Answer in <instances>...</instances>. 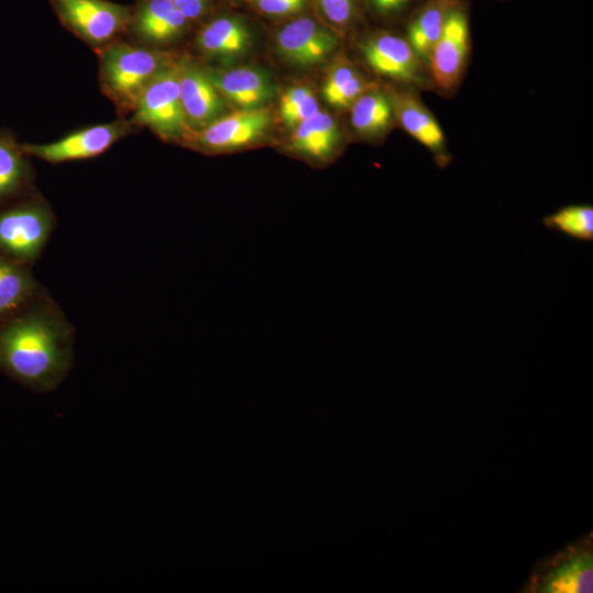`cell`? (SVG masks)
<instances>
[{"label": "cell", "mask_w": 593, "mask_h": 593, "mask_svg": "<svg viewBox=\"0 0 593 593\" xmlns=\"http://www.w3.org/2000/svg\"><path fill=\"white\" fill-rule=\"evenodd\" d=\"M71 358L69 333L54 314L35 312L0 332V363L38 390H51L66 374Z\"/></svg>", "instance_id": "1"}, {"label": "cell", "mask_w": 593, "mask_h": 593, "mask_svg": "<svg viewBox=\"0 0 593 593\" xmlns=\"http://www.w3.org/2000/svg\"><path fill=\"white\" fill-rule=\"evenodd\" d=\"M175 60L169 53L113 43L100 55L102 87L119 105L133 110L146 86Z\"/></svg>", "instance_id": "2"}, {"label": "cell", "mask_w": 593, "mask_h": 593, "mask_svg": "<svg viewBox=\"0 0 593 593\" xmlns=\"http://www.w3.org/2000/svg\"><path fill=\"white\" fill-rule=\"evenodd\" d=\"M132 123L149 127L165 139L193 136L179 96V60L159 71L139 94Z\"/></svg>", "instance_id": "3"}, {"label": "cell", "mask_w": 593, "mask_h": 593, "mask_svg": "<svg viewBox=\"0 0 593 593\" xmlns=\"http://www.w3.org/2000/svg\"><path fill=\"white\" fill-rule=\"evenodd\" d=\"M592 536L583 537L539 562L525 592L583 593L592 592Z\"/></svg>", "instance_id": "4"}, {"label": "cell", "mask_w": 593, "mask_h": 593, "mask_svg": "<svg viewBox=\"0 0 593 593\" xmlns=\"http://www.w3.org/2000/svg\"><path fill=\"white\" fill-rule=\"evenodd\" d=\"M61 23L91 45H102L130 26L132 10L108 0H48Z\"/></svg>", "instance_id": "5"}, {"label": "cell", "mask_w": 593, "mask_h": 593, "mask_svg": "<svg viewBox=\"0 0 593 593\" xmlns=\"http://www.w3.org/2000/svg\"><path fill=\"white\" fill-rule=\"evenodd\" d=\"M469 43L467 15L454 5L428 59L432 78L439 89L450 91L460 82L466 68Z\"/></svg>", "instance_id": "6"}, {"label": "cell", "mask_w": 593, "mask_h": 593, "mask_svg": "<svg viewBox=\"0 0 593 593\" xmlns=\"http://www.w3.org/2000/svg\"><path fill=\"white\" fill-rule=\"evenodd\" d=\"M128 125L123 122L99 124L76 131L48 144H24L20 148L49 163H61L96 157L109 149L126 134Z\"/></svg>", "instance_id": "7"}, {"label": "cell", "mask_w": 593, "mask_h": 593, "mask_svg": "<svg viewBox=\"0 0 593 593\" xmlns=\"http://www.w3.org/2000/svg\"><path fill=\"white\" fill-rule=\"evenodd\" d=\"M52 228L48 210L30 204L0 213V248L21 259L34 258Z\"/></svg>", "instance_id": "8"}, {"label": "cell", "mask_w": 593, "mask_h": 593, "mask_svg": "<svg viewBox=\"0 0 593 593\" xmlns=\"http://www.w3.org/2000/svg\"><path fill=\"white\" fill-rule=\"evenodd\" d=\"M179 96L187 122L194 133L223 116L226 109L225 99L206 71L186 60H179Z\"/></svg>", "instance_id": "9"}, {"label": "cell", "mask_w": 593, "mask_h": 593, "mask_svg": "<svg viewBox=\"0 0 593 593\" xmlns=\"http://www.w3.org/2000/svg\"><path fill=\"white\" fill-rule=\"evenodd\" d=\"M271 118L262 108L244 109L221 116L193 134V141L208 150H228L257 141L267 131Z\"/></svg>", "instance_id": "10"}, {"label": "cell", "mask_w": 593, "mask_h": 593, "mask_svg": "<svg viewBox=\"0 0 593 593\" xmlns=\"http://www.w3.org/2000/svg\"><path fill=\"white\" fill-rule=\"evenodd\" d=\"M360 47L374 72L398 81L423 82L422 60L409 41L382 33L368 37Z\"/></svg>", "instance_id": "11"}, {"label": "cell", "mask_w": 593, "mask_h": 593, "mask_svg": "<svg viewBox=\"0 0 593 593\" xmlns=\"http://www.w3.org/2000/svg\"><path fill=\"white\" fill-rule=\"evenodd\" d=\"M276 43L283 58L307 67L326 59L337 47L338 38L313 19L300 18L280 30Z\"/></svg>", "instance_id": "12"}, {"label": "cell", "mask_w": 593, "mask_h": 593, "mask_svg": "<svg viewBox=\"0 0 593 593\" xmlns=\"http://www.w3.org/2000/svg\"><path fill=\"white\" fill-rule=\"evenodd\" d=\"M189 22L171 0H142L128 27L141 41L159 45L181 35Z\"/></svg>", "instance_id": "13"}, {"label": "cell", "mask_w": 593, "mask_h": 593, "mask_svg": "<svg viewBox=\"0 0 593 593\" xmlns=\"http://www.w3.org/2000/svg\"><path fill=\"white\" fill-rule=\"evenodd\" d=\"M224 99L244 108H259L275 96V86L265 71L257 68L206 70Z\"/></svg>", "instance_id": "14"}, {"label": "cell", "mask_w": 593, "mask_h": 593, "mask_svg": "<svg viewBox=\"0 0 593 593\" xmlns=\"http://www.w3.org/2000/svg\"><path fill=\"white\" fill-rule=\"evenodd\" d=\"M391 103L401 126L435 155L439 166L447 165L445 136L429 110L409 93L394 94Z\"/></svg>", "instance_id": "15"}, {"label": "cell", "mask_w": 593, "mask_h": 593, "mask_svg": "<svg viewBox=\"0 0 593 593\" xmlns=\"http://www.w3.org/2000/svg\"><path fill=\"white\" fill-rule=\"evenodd\" d=\"M339 137L334 118L318 110L294 127L289 147L299 155L324 161L334 155Z\"/></svg>", "instance_id": "16"}, {"label": "cell", "mask_w": 593, "mask_h": 593, "mask_svg": "<svg viewBox=\"0 0 593 593\" xmlns=\"http://www.w3.org/2000/svg\"><path fill=\"white\" fill-rule=\"evenodd\" d=\"M251 36L237 18L220 16L205 24L197 35L199 48L209 56L234 58L246 53Z\"/></svg>", "instance_id": "17"}, {"label": "cell", "mask_w": 593, "mask_h": 593, "mask_svg": "<svg viewBox=\"0 0 593 593\" xmlns=\"http://www.w3.org/2000/svg\"><path fill=\"white\" fill-rule=\"evenodd\" d=\"M452 7L451 0H429L410 24L407 41L422 61L428 63Z\"/></svg>", "instance_id": "18"}, {"label": "cell", "mask_w": 593, "mask_h": 593, "mask_svg": "<svg viewBox=\"0 0 593 593\" xmlns=\"http://www.w3.org/2000/svg\"><path fill=\"white\" fill-rule=\"evenodd\" d=\"M391 99L380 91H366L351 105V124L363 136H376L390 126Z\"/></svg>", "instance_id": "19"}, {"label": "cell", "mask_w": 593, "mask_h": 593, "mask_svg": "<svg viewBox=\"0 0 593 593\" xmlns=\"http://www.w3.org/2000/svg\"><path fill=\"white\" fill-rule=\"evenodd\" d=\"M368 82L349 64H338L331 69L324 80L322 93L325 101L339 109L351 108L355 101L367 91Z\"/></svg>", "instance_id": "20"}, {"label": "cell", "mask_w": 593, "mask_h": 593, "mask_svg": "<svg viewBox=\"0 0 593 593\" xmlns=\"http://www.w3.org/2000/svg\"><path fill=\"white\" fill-rule=\"evenodd\" d=\"M546 227L579 240H593V208L589 204H570L544 219Z\"/></svg>", "instance_id": "21"}, {"label": "cell", "mask_w": 593, "mask_h": 593, "mask_svg": "<svg viewBox=\"0 0 593 593\" xmlns=\"http://www.w3.org/2000/svg\"><path fill=\"white\" fill-rule=\"evenodd\" d=\"M32 290L30 276L0 258V316L16 309L30 296Z\"/></svg>", "instance_id": "22"}, {"label": "cell", "mask_w": 593, "mask_h": 593, "mask_svg": "<svg viewBox=\"0 0 593 593\" xmlns=\"http://www.w3.org/2000/svg\"><path fill=\"white\" fill-rule=\"evenodd\" d=\"M21 148L7 137H0V197L14 190L23 176Z\"/></svg>", "instance_id": "23"}, {"label": "cell", "mask_w": 593, "mask_h": 593, "mask_svg": "<svg viewBox=\"0 0 593 593\" xmlns=\"http://www.w3.org/2000/svg\"><path fill=\"white\" fill-rule=\"evenodd\" d=\"M324 15L334 24H347L355 12V0H317Z\"/></svg>", "instance_id": "24"}, {"label": "cell", "mask_w": 593, "mask_h": 593, "mask_svg": "<svg viewBox=\"0 0 593 593\" xmlns=\"http://www.w3.org/2000/svg\"><path fill=\"white\" fill-rule=\"evenodd\" d=\"M260 11L270 15H287L301 10L306 0H255Z\"/></svg>", "instance_id": "25"}, {"label": "cell", "mask_w": 593, "mask_h": 593, "mask_svg": "<svg viewBox=\"0 0 593 593\" xmlns=\"http://www.w3.org/2000/svg\"><path fill=\"white\" fill-rule=\"evenodd\" d=\"M318 104L313 94L309 96L289 113L281 116L283 122L291 127H295L304 120L309 119L318 111Z\"/></svg>", "instance_id": "26"}, {"label": "cell", "mask_w": 593, "mask_h": 593, "mask_svg": "<svg viewBox=\"0 0 593 593\" xmlns=\"http://www.w3.org/2000/svg\"><path fill=\"white\" fill-rule=\"evenodd\" d=\"M311 94L312 91L307 87H293L287 90L280 99V115L283 116L289 113Z\"/></svg>", "instance_id": "27"}, {"label": "cell", "mask_w": 593, "mask_h": 593, "mask_svg": "<svg viewBox=\"0 0 593 593\" xmlns=\"http://www.w3.org/2000/svg\"><path fill=\"white\" fill-rule=\"evenodd\" d=\"M175 7L189 20L201 18L208 7V0H171Z\"/></svg>", "instance_id": "28"}, {"label": "cell", "mask_w": 593, "mask_h": 593, "mask_svg": "<svg viewBox=\"0 0 593 593\" xmlns=\"http://www.w3.org/2000/svg\"><path fill=\"white\" fill-rule=\"evenodd\" d=\"M412 0H370L371 5L381 13L396 12L405 8Z\"/></svg>", "instance_id": "29"}]
</instances>
